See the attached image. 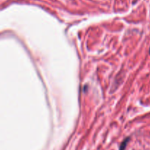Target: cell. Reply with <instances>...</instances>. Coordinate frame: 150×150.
I'll return each mask as SVG.
<instances>
[{"instance_id":"6da1fadb","label":"cell","mask_w":150,"mask_h":150,"mask_svg":"<svg viewBox=\"0 0 150 150\" xmlns=\"http://www.w3.org/2000/svg\"><path fill=\"white\" fill-rule=\"evenodd\" d=\"M127 141H128V139H126L125 141H124L123 144H122V146H121L120 150H125V146H126V144H127Z\"/></svg>"},{"instance_id":"7a4b0ae2","label":"cell","mask_w":150,"mask_h":150,"mask_svg":"<svg viewBox=\"0 0 150 150\" xmlns=\"http://www.w3.org/2000/svg\"><path fill=\"white\" fill-rule=\"evenodd\" d=\"M149 52H150V50H149Z\"/></svg>"}]
</instances>
